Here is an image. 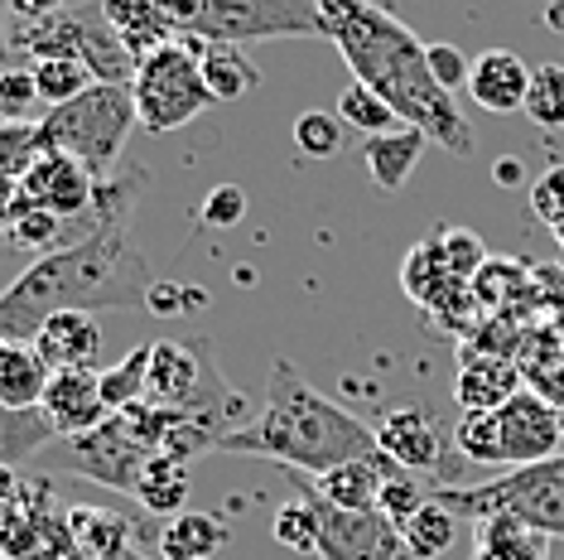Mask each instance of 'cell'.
Wrapping results in <instances>:
<instances>
[{
    "label": "cell",
    "mask_w": 564,
    "mask_h": 560,
    "mask_svg": "<svg viewBox=\"0 0 564 560\" xmlns=\"http://www.w3.org/2000/svg\"><path fill=\"white\" fill-rule=\"evenodd\" d=\"M338 121L348 126V131H362V140L367 136H381V131H395L401 126V117L391 111V101L387 97H377L367 83H348L338 93Z\"/></svg>",
    "instance_id": "d6a6232c"
},
{
    "label": "cell",
    "mask_w": 564,
    "mask_h": 560,
    "mask_svg": "<svg viewBox=\"0 0 564 560\" xmlns=\"http://www.w3.org/2000/svg\"><path fill=\"white\" fill-rule=\"evenodd\" d=\"M68 454H73V469H78L83 478H93L111 493H126V498H135L140 469L155 460V454L121 426V416H107L93 435L68 440Z\"/></svg>",
    "instance_id": "7c38bea8"
},
{
    "label": "cell",
    "mask_w": 564,
    "mask_h": 560,
    "mask_svg": "<svg viewBox=\"0 0 564 560\" xmlns=\"http://www.w3.org/2000/svg\"><path fill=\"white\" fill-rule=\"evenodd\" d=\"M188 464L184 460H170V454H155L145 469H140V483H135V503L155 517H178L188 513Z\"/></svg>",
    "instance_id": "484cf974"
},
{
    "label": "cell",
    "mask_w": 564,
    "mask_h": 560,
    "mask_svg": "<svg viewBox=\"0 0 564 560\" xmlns=\"http://www.w3.org/2000/svg\"><path fill=\"white\" fill-rule=\"evenodd\" d=\"M34 348L48 363V373H83L97 367L101 353V324L87 310H63L54 320H44V329L34 334Z\"/></svg>",
    "instance_id": "ac0fdd59"
},
{
    "label": "cell",
    "mask_w": 564,
    "mask_h": 560,
    "mask_svg": "<svg viewBox=\"0 0 564 560\" xmlns=\"http://www.w3.org/2000/svg\"><path fill=\"white\" fill-rule=\"evenodd\" d=\"M290 478L300 483V474H290ZM304 498L318 513V560H415L405 551L401 531L381 513H343V507L314 498L310 488H304Z\"/></svg>",
    "instance_id": "30bf717a"
},
{
    "label": "cell",
    "mask_w": 564,
    "mask_h": 560,
    "mask_svg": "<svg viewBox=\"0 0 564 560\" xmlns=\"http://www.w3.org/2000/svg\"><path fill=\"white\" fill-rule=\"evenodd\" d=\"M434 503H444L454 517L482 521L492 513H511L525 527L545 531V537H564V454L545 464H525L492 483H473V488H434Z\"/></svg>",
    "instance_id": "52a82bcc"
},
{
    "label": "cell",
    "mask_w": 564,
    "mask_h": 560,
    "mask_svg": "<svg viewBox=\"0 0 564 560\" xmlns=\"http://www.w3.org/2000/svg\"><path fill=\"white\" fill-rule=\"evenodd\" d=\"M101 10H107V24L117 30V40L126 44V54H131L135 63L150 58L170 40H178L164 0H101Z\"/></svg>",
    "instance_id": "ffe728a7"
},
{
    "label": "cell",
    "mask_w": 564,
    "mask_h": 560,
    "mask_svg": "<svg viewBox=\"0 0 564 560\" xmlns=\"http://www.w3.org/2000/svg\"><path fill=\"white\" fill-rule=\"evenodd\" d=\"M478 551L473 560H550V537L535 527H525L511 513H492L478 521Z\"/></svg>",
    "instance_id": "603a6c76"
},
{
    "label": "cell",
    "mask_w": 564,
    "mask_h": 560,
    "mask_svg": "<svg viewBox=\"0 0 564 560\" xmlns=\"http://www.w3.org/2000/svg\"><path fill=\"white\" fill-rule=\"evenodd\" d=\"M454 531H458V517L448 513L444 503L430 498L401 527V541H405V551L415 556V560H440V556H448V546H454Z\"/></svg>",
    "instance_id": "4dcf8cb0"
},
{
    "label": "cell",
    "mask_w": 564,
    "mask_h": 560,
    "mask_svg": "<svg viewBox=\"0 0 564 560\" xmlns=\"http://www.w3.org/2000/svg\"><path fill=\"white\" fill-rule=\"evenodd\" d=\"M160 560H213L227 546V521L213 513H178L160 531Z\"/></svg>",
    "instance_id": "cb8c5ba5"
},
{
    "label": "cell",
    "mask_w": 564,
    "mask_h": 560,
    "mask_svg": "<svg viewBox=\"0 0 564 560\" xmlns=\"http://www.w3.org/2000/svg\"><path fill=\"white\" fill-rule=\"evenodd\" d=\"M0 560H6V556H0Z\"/></svg>",
    "instance_id": "f5cc1de1"
},
{
    "label": "cell",
    "mask_w": 564,
    "mask_h": 560,
    "mask_svg": "<svg viewBox=\"0 0 564 560\" xmlns=\"http://www.w3.org/2000/svg\"><path fill=\"white\" fill-rule=\"evenodd\" d=\"M150 286L155 276L131 241V223H107L73 247L34 257L0 290V338L34 343L44 320L63 310H145Z\"/></svg>",
    "instance_id": "7a4b0ae2"
},
{
    "label": "cell",
    "mask_w": 564,
    "mask_h": 560,
    "mask_svg": "<svg viewBox=\"0 0 564 560\" xmlns=\"http://www.w3.org/2000/svg\"><path fill=\"white\" fill-rule=\"evenodd\" d=\"M150 348L155 343H135L131 353H126L121 363H111V367H101V401H107V411L117 416L126 411V406H140L145 401V373H150Z\"/></svg>",
    "instance_id": "f546056e"
},
{
    "label": "cell",
    "mask_w": 564,
    "mask_h": 560,
    "mask_svg": "<svg viewBox=\"0 0 564 560\" xmlns=\"http://www.w3.org/2000/svg\"><path fill=\"white\" fill-rule=\"evenodd\" d=\"M68 0H10V15L15 20H44L54 15V10H63Z\"/></svg>",
    "instance_id": "c3c4849f"
},
{
    "label": "cell",
    "mask_w": 564,
    "mask_h": 560,
    "mask_svg": "<svg viewBox=\"0 0 564 560\" xmlns=\"http://www.w3.org/2000/svg\"><path fill=\"white\" fill-rule=\"evenodd\" d=\"M454 454L478 469H507V435L497 411H464L454 426Z\"/></svg>",
    "instance_id": "4316f807"
},
{
    "label": "cell",
    "mask_w": 564,
    "mask_h": 560,
    "mask_svg": "<svg viewBox=\"0 0 564 560\" xmlns=\"http://www.w3.org/2000/svg\"><path fill=\"white\" fill-rule=\"evenodd\" d=\"M10 58H78L93 68L97 83L121 87H131L135 78V58L126 54L117 30L107 24L101 0H78V6H63L44 20H10Z\"/></svg>",
    "instance_id": "277c9868"
},
{
    "label": "cell",
    "mask_w": 564,
    "mask_h": 560,
    "mask_svg": "<svg viewBox=\"0 0 564 560\" xmlns=\"http://www.w3.org/2000/svg\"><path fill=\"white\" fill-rule=\"evenodd\" d=\"M48 155V140L40 121H0V170L10 180H24Z\"/></svg>",
    "instance_id": "836d02e7"
},
{
    "label": "cell",
    "mask_w": 564,
    "mask_h": 560,
    "mask_svg": "<svg viewBox=\"0 0 564 560\" xmlns=\"http://www.w3.org/2000/svg\"><path fill=\"white\" fill-rule=\"evenodd\" d=\"M525 381H531L535 397H545L550 406H564V358H560V367H535V373H525Z\"/></svg>",
    "instance_id": "bcb514c9"
},
{
    "label": "cell",
    "mask_w": 564,
    "mask_h": 560,
    "mask_svg": "<svg viewBox=\"0 0 564 560\" xmlns=\"http://www.w3.org/2000/svg\"><path fill=\"white\" fill-rule=\"evenodd\" d=\"M343 131H348V126L338 121V111H300V117H294V146H300L310 160L338 155Z\"/></svg>",
    "instance_id": "d590c367"
},
{
    "label": "cell",
    "mask_w": 564,
    "mask_h": 560,
    "mask_svg": "<svg viewBox=\"0 0 564 560\" xmlns=\"http://www.w3.org/2000/svg\"><path fill=\"white\" fill-rule=\"evenodd\" d=\"M10 20H15L10 15V0H0V63L6 68H10Z\"/></svg>",
    "instance_id": "681fc988"
},
{
    "label": "cell",
    "mask_w": 564,
    "mask_h": 560,
    "mask_svg": "<svg viewBox=\"0 0 564 560\" xmlns=\"http://www.w3.org/2000/svg\"><path fill=\"white\" fill-rule=\"evenodd\" d=\"M377 444L387 460H395L405 474H430L440 488H454V469H448V444H444V426L434 420L425 406H401V411L381 416Z\"/></svg>",
    "instance_id": "8fae6325"
},
{
    "label": "cell",
    "mask_w": 564,
    "mask_h": 560,
    "mask_svg": "<svg viewBox=\"0 0 564 560\" xmlns=\"http://www.w3.org/2000/svg\"><path fill=\"white\" fill-rule=\"evenodd\" d=\"M324 15L328 44L343 54L357 83H367L377 97L391 101L401 126L425 131L448 155H473L478 136L458 111L454 93H444L430 73V44L410 30L401 15H391L377 0H314Z\"/></svg>",
    "instance_id": "6da1fadb"
},
{
    "label": "cell",
    "mask_w": 564,
    "mask_h": 560,
    "mask_svg": "<svg viewBox=\"0 0 564 560\" xmlns=\"http://www.w3.org/2000/svg\"><path fill=\"white\" fill-rule=\"evenodd\" d=\"M492 180L517 184V180H521V164H517V160H502V164H497V170H492Z\"/></svg>",
    "instance_id": "816d5d0a"
},
{
    "label": "cell",
    "mask_w": 564,
    "mask_h": 560,
    "mask_svg": "<svg viewBox=\"0 0 564 560\" xmlns=\"http://www.w3.org/2000/svg\"><path fill=\"white\" fill-rule=\"evenodd\" d=\"M531 63L511 49H487V54L473 58L468 73V97L478 101L492 117H511V111H525V97H531Z\"/></svg>",
    "instance_id": "2e32d148"
},
{
    "label": "cell",
    "mask_w": 564,
    "mask_h": 560,
    "mask_svg": "<svg viewBox=\"0 0 564 560\" xmlns=\"http://www.w3.org/2000/svg\"><path fill=\"white\" fill-rule=\"evenodd\" d=\"M525 387V373L507 353H468L454 373V397L464 411H502Z\"/></svg>",
    "instance_id": "d6986e66"
},
{
    "label": "cell",
    "mask_w": 564,
    "mask_h": 560,
    "mask_svg": "<svg viewBox=\"0 0 564 560\" xmlns=\"http://www.w3.org/2000/svg\"><path fill=\"white\" fill-rule=\"evenodd\" d=\"M48 377L54 373L34 343L0 338V411H40Z\"/></svg>",
    "instance_id": "44dd1931"
},
{
    "label": "cell",
    "mask_w": 564,
    "mask_h": 560,
    "mask_svg": "<svg viewBox=\"0 0 564 560\" xmlns=\"http://www.w3.org/2000/svg\"><path fill=\"white\" fill-rule=\"evenodd\" d=\"M434 241H440L448 271L473 286V276H478L482 266H487V251H482L478 233H473V227H440V233H434Z\"/></svg>",
    "instance_id": "f35d334b"
},
{
    "label": "cell",
    "mask_w": 564,
    "mask_h": 560,
    "mask_svg": "<svg viewBox=\"0 0 564 560\" xmlns=\"http://www.w3.org/2000/svg\"><path fill=\"white\" fill-rule=\"evenodd\" d=\"M6 241L10 247H20V251H34V257H48V251L68 247V223H63L58 213H48V208H40V203H30L20 194V208H15V218H10V227H6Z\"/></svg>",
    "instance_id": "f1b7e54d"
},
{
    "label": "cell",
    "mask_w": 564,
    "mask_h": 560,
    "mask_svg": "<svg viewBox=\"0 0 564 560\" xmlns=\"http://www.w3.org/2000/svg\"><path fill=\"white\" fill-rule=\"evenodd\" d=\"M531 208L541 213L550 227H564V164H555V170H545L541 180H535V189H531Z\"/></svg>",
    "instance_id": "f6af8a7d"
},
{
    "label": "cell",
    "mask_w": 564,
    "mask_h": 560,
    "mask_svg": "<svg viewBox=\"0 0 564 560\" xmlns=\"http://www.w3.org/2000/svg\"><path fill=\"white\" fill-rule=\"evenodd\" d=\"M430 73H434V83H440L444 93H454V87H468L473 58L458 44H430Z\"/></svg>",
    "instance_id": "ee69618b"
},
{
    "label": "cell",
    "mask_w": 564,
    "mask_h": 560,
    "mask_svg": "<svg viewBox=\"0 0 564 560\" xmlns=\"http://www.w3.org/2000/svg\"><path fill=\"white\" fill-rule=\"evenodd\" d=\"M208 343L198 338H160L150 348V373H145V401L164 411H232V397L217 381L208 363Z\"/></svg>",
    "instance_id": "9c48e42d"
},
{
    "label": "cell",
    "mask_w": 564,
    "mask_h": 560,
    "mask_svg": "<svg viewBox=\"0 0 564 560\" xmlns=\"http://www.w3.org/2000/svg\"><path fill=\"white\" fill-rule=\"evenodd\" d=\"M525 117L541 126V131H560L564 126V63H541V68L531 73Z\"/></svg>",
    "instance_id": "e575fe53"
},
{
    "label": "cell",
    "mask_w": 564,
    "mask_h": 560,
    "mask_svg": "<svg viewBox=\"0 0 564 560\" xmlns=\"http://www.w3.org/2000/svg\"><path fill=\"white\" fill-rule=\"evenodd\" d=\"M545 24L555 34H564V0H550V6H545Z\"/></svg>",
    "instance_id": "f907efd6"
},
{
    "label": "cell",
    "mask_w": 564,
    "mask_h": 560,
    "mask_svg": "<svg viewBox=\"0 0 564 560\" xmlns=\"http://www.w3.org/2000/svg\"><path fill=\"white\" fill-rule=\"evenodd\" d=\"M425 503H430V493L420 488V478H415V474H405V469H391V474H387V483H381L377 513L387 517L395 531H401L405 521L415 517V513H420V507H425Z\"/></svg>",
    "instance_id": "74e56055"
},
{
    "label": "cell",
    "mask_w": 564,
    "mask_h": 560,
    "mask_svg": "<svg viewBox=\"0 0 564 560\" xmlns=\"http://www.w3.org/2000/svg\"><path fill=\"white\" fill-rule=\"evenodd\" d=\"M497 416H502V435H507V469L555 460V450L564 440L560 406H550L545 397H535L531 387H521Z\"/></svg>",
    "instance_id": "4fadbf2b"
},
{
    "label": "cell",
    "mask_w": 564,
    "mask_h": 560,
    "mask_svg": "<svg viewBox=\"0 0 564 560\" xmlns=\"http://www.w3.org/2000/svg\"><path fill=\"white\" fill-rule=\"evenodd\" d=\"M517 286H521V266L517 261H492L487 257V266L473 276L468 290H473V300H478V310H502Z\"/></svg>",
    "instance_id": "60d3db41"
},
{
    "label": "cell",
    "mask_w": 564,
    "mask_h": 560,
    "mask_svg": "<svg viewBox=\"0 0 564 560\" xmlns=\"http://www.w3.org/2000/svg\"><path fill=\"white\" fill-rule=\"evenodd\" d=\"M198 304H208V295H203L198 286H178V280H160L155 276L145 310L160 314V320H174V314H188V310H198Z\"/></svg>",
    "instance_id": "b9f144b4"
},
{
    "label": "cell",
    "mask_w": 564,
    "mask_h": 560,
    "mask_svg": "<svg viewBox=\"0 0 564 560\" xmlns=\"http://www.w3.org/2000/svg\"><path fill=\"white\" fill-rule=\"evenodd\" d=\"M217 450L275 460L294 469V474L318 478L352 460H371L381 444L367 420H357L338 401H328L324 391H314V381L300 367L280 358L271 367V381H265L261 416L247 420V426H232Z\"/></svg>",
    "instance_id": "3957f363"
},
{
    "label": "cell",
    "mask_w": 564,
    "mask_h": 560,
    "mask_svg": "<svg viewBox=\"0 0 564 560\" xmlns=\"http://www.w3.org/2000/svg\"><path fill=\"white\" fill-rule=\"evenodd\" d=\"M20 194H24V189H20V180H10V174L0 170V233H6V227H10V218H15V208H20Z\"/></svg>",
    "instance_id": "7dc6e473"
},
{
    "label": "cell",
    "mask_w": 564,
    "mask_h": 560,
    "mask_svg": "<svg viewBox=\"0 0 564 560\" xmlns=\"http://www.w3.org/2000/svg\"><path fill=\"white\" fill-rule=\"evenodd\" d=\"M68 531H73V560H126L131 551V527L111 513L93 507H68Z\"/></svg>",
    "instance_id": "d4e9b609"
},
{
    "label": "cell",
    "mask_w": 564,
    "mask_h": 560,
    "mask_svg": "<svg viewBox=\"0 0 564 560\" xmlns=\"http://www.w3.org/2000/svg\"><path fill=\"white\" fill-rule=\"evenodd\" d=\"M40 126H44L48 150H58V155H73L78 164H87L97 180H107V174L121 170L126 140H131L140 117H135L131 87H121V83H93L83 97H73L68 107L44 111Z\"/></svg>",
    "instance_id": "5b68a950"
},
{
    "label": "cell",
    "mask_w": 564,
    "mask_h": 560,
    "mask_svg": "<svg viewBox=\"0 0 564 560\" xmlns=\"http://www.w3.org/2000/svg\"><path fill=\"white\" fill-rule=\"evenodd\" d=\"M40 101V87H34V73L30 68H0V121H30Z\"/></svg>",
    "instance_id": "ab89813d"
},
{
    "label": "cell",
    "mask_w": 564,
    "mask_h": 560,
    "mask_svg": "<svg viewBox=\"0 0 564 560\" xmlns=\"http://www.w3.org/2000/svg\"><path fill=\"white\" fill-rule=\"evenodd\" d=\"M203 83L217 101H237L261 83V73L237 44H203Z\"/></svg>",
    "instance_id": "83f0119b"
},
{
    "label": "cell",
    "mask_w": 564,
    "mask_h": 560,
    "mask_svg": "<svg viewBox=\"0 0 564 560\" xmlns=\"http://www.w3.org/2000/svg\"><path fill=\"white\" fill-rule=\"evenodd\" d=\"M275 541L294 556H318V513L310 498H294L275 513Z\"/></svg>",
    "instance_id": "8d00e7d4"
},
{
    "label": "cell",
    "mask_w": 564,
    "mask_h": 560,
    "mask_svg": "<svg viewBox=\"0 0 564 560\" xmlns=\"http://www.w3.org/2000/svg\"><path fill=\"white\" fill-rule=\"evenodd\" d=\"M194 40L203 44H265V40H328L314 0H198Z\"/></svg>",
    "instance_id": "ba28073f"
},
{
    "label": "cell",
    "mask_w": 564,
    "mask_h": 560,
    "mask_svg": "<svg viewBox=\"0 0 564 560\" xmlns=\"http://www.w3.org/2000/svg\"><path fill=\"white\" fill-rule=\"evenodd\" d=\"M30 73H34V87H40V101H44V111H54V107H68L73 97H83L87 87H93V68L78 58H40V63H30Z\"/></svg>",
    "instance_id": "1f68e13d"
},
{
    "label": "cell",
    "mask_w": 564,
    "mask_h": 560,
    "mask_svg": "<svg viewBox=\"0 0 564 560\" xmlns=\"http://www.w3.org/2000/svg\"><path fill=\"white\" fill-rule=\"evenodd\" d=\"M391 469H401L395 460H387V454H371V460H352L343 469H328V474H300V483L314 493V498H324L333 507H343V513H377V498H381V483H387ZM294 474V469H290Z\"/></svg>",
    "instance_id": "e0dca14e"
},
{
    "label": "cell",
    "mask_w": 564,
    "mask_h": 560,
    "mask_svg": "<svg viewBox=\"0 0 564 560\" xmlns=\"http://www.w3.org/2000/svg\"><path fill=\"white\" fill-rule=\"evenodd\" d=\"M131 97H135V117L150 136H170L178 126L198 121L217 101L208 93V83H203V40L178 34V40L155 49L150 58H140L131 78Z\"/></svg>",
    "instance_id": "8992f818"
},
{
    "label": "cell",
    "mask_w": 564,
    "mask_h": 560,
    "mask_svg": "<svg viewBox=\"0 0 564 560\" xmlns=\"http://www.w3.org/2000/svg\"><path fill=\"white\" fill-rule=\"evenodd\" d=\"M241 213H247V194H241L237 184H217L213 194L198 203L203 227H232V223H241Z\"/></svg>",
    "instance_id": "7bdbcfd3"
},
{
    "label": "cell",
    "mask_w": 564,
    "mask_h": 560,
    "mask_svg": "<svg viewBox=\"0 0 564 560\" xmlns=\"http://www.w3.org/2000/svg\"><path fill=\"white\" fill-rule=\"evenodd\" d=\"M20 189H24V198L30 203L58 213L63 223H83L87 208H93V198H97V174L87 170V164H78L73 155L48 150V155L20 180Z\"/></svg>",
    "instance_id": "5bb4252c"
},
{
    "label": "cell",
    "mask_w": 564,
    "mask_h": 560,
    "mask_svg": "<svg viewBox=\"0 0 564 560\" xmlns=\"http://www.w3.org/2000/svg\"><path fill=\"white\" fill-rule=\"evenodd\" d=\"M44 420L54 426V435L63 440H83L107 420V401H101V377L97 367H83V373H54L48 377V391L40 401Z\"/></svg>",
    "instance_id": "9a60e30c"
},
{
    "label": "cell",
    "mask_w": 564,
    "mask_h": 560,
    "mask_svg": "<svg viewBox=\"0 0 564 560\" xmlns=\"http://www.w3.org/2000/svg\"><path fill=\"white\" fill-rule=\"evenodd\" d=\"M430 136L415 131V126H395V131H381V136H367L362 140V164L371 174V184L387 189V194H395L410 174H415L420 155H425Z\"/></svg>",
    "instance_id": "7402d4cb"
}]
</instances>
